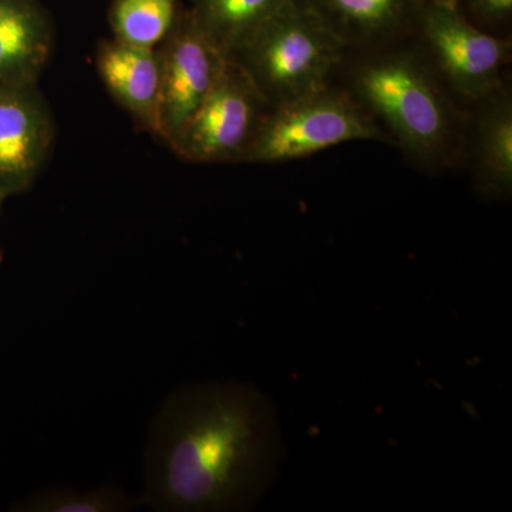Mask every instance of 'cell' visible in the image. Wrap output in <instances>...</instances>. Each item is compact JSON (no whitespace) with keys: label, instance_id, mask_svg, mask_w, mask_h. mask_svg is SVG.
I'll return each mask as SVG.
<instances>
[{"label":"cell","instance_id":"6da1fadb","mask_svg":"<svg viewBox=\"0 0 512 512\" xmlns=\"http://www.w3.org/2000/svg\"><path fill=\"white\" fill-rule=\"evenodd\" d=\"M282 457L272 403L251 384L204 382L170 394L148 431L141 504L238 512L274 483Z\"/></svg>","mask_w":512,"mask_h":512},{"label":"cell","instance_id":"7a4b0ae2","mask_svg":"<svg viewBox=\"0 0 512 512\" xmlns=\"http://www.w3.org/2000/svg\"><path fill=\"white\" fill-rule=\"evenodd\" d=\"M340 56L342 42L335 30L295 0L229 53L275 107L326 87Z\"/></svg>","mask_w":512,"mask_h":512},{"label":"cell","instance_id":"3957f363","mask_svg":"<svg viewBox=\"0 0 512 512\" xmlns=\"http://www.w3.org/2000/svg\"><path fill=\"white\" fill-rule=\"evenodd\" d=\"M383 137L349 97L328 87L275 107L256 131L244 160L284 163L355 140Z\"/></svg>","mask_w":512,"mask_h":512},{"label":"cell","instance_id":"277c9868","mask_svg":"<svg viewBox=\"0 0 512 512\" xmlns=\"http://www.w3.org/2000/svg\"><path fill=\"white\" fill-rule=\"evenodd\" d=\"M357 86L370 109L412 153L433 157L446 146L450 133L446 103L416 64L397 57L367 64Z\"/></svg>","mask_w":512,"mask_h":512},{"label":"cell","instance_id":"5b68a950","mask_svg":"<svg viewBox=\"0 0 512 512\" xmlns=\"http://www.w3.org/2000/svg\"><path fill=\"white\" fill-rule=\"evenodd\" d=\"M266 104L248 74L229 59L220 80L181 131L174 150L195 163L244 160L265 119Z\"/></svg>","mask_w":512,"mask_h":512},{"label":"cell","instance_id":"8992f818","mask_svg":"<svg viewBox=\"0 0 512 512\" xmlns=\"http://www.w3.org/2000/svg\"><path fill=\"white\" fill-rule=\"evenodd\" d=\"M160 56V136L174 146L220 80L229 56L197 22L171 36Z\"/></svg>","mask_w":512,"mask_h":512},{"label":"cell","instance_id":"52a82bcc","mask_svg":"<svg viewBox=\"0 0 512 512\" xmlns=\"http://www.w3.org/2000/svg\"><path fill=\"white\" fill-rule=\"evenodd\" d=\"M52 143V120L33 84H0V198L35 181Z\"/></svg>","mask_w":512,"mask_h":512},{"label":"cell","instance_id":"ba28073f","mask_svg":"<svg viewBox=\"0 0 512 512\" xmlns=\"http://www.w3.org/2000/svg\"><path fill=\"white\" fill-rule=\"evenodd\" d=\"M426 35L460 92L481 97L495 89L507 59V43L473 28L457 10L437 6L427 15Z\"/></svg>","mask_w":512,"mask_h":512},{"label":"cell","instance_id":"9c48e42d","mask_svg":"<svg viewBox=\"0 0 512 512\" xmlns=\"http://www.w3.org/2000/svg\"><path fill=\"white\" fill-rule=\"evenodd\" d=\"M97 66L101 79L121 106L143 126L160 134V53L116 40L100 47Z\"/></svg>","mask_w":512,"mask_h":512},{"label":"cell","instance_id":"30bf717a","mask_svg":"<svg viewBox=\"0 0 512 512\" xmlns=\"http://www.w3.org/2000/svg\"><path fill=\"white\" fill-rule=\"evenodd\" d=\"M52 46L43 19L22 0H0V84H33Z\"/></svg>","mask_w":512,"mask_h":512},{"label":"cell","instance_id":"8fae6325","mask_svg":"<svg viewBox=\"0 0 512 512\" xmlns=\"http://www.w3.org/2000/svg\"><path fill=\"white\" fill-rule=\"evenodd\" d=\"M291 0H201L202 30L229 56Z\"/></svg>","mask_w":512,"mask_h":512},{"label":"cell","instance_id":"7c38bea8","mask_svg":"<svg viewBox=\"0 0 512 512\" xmlns=\"http://www.w3.org/2000/svg\"><path fill=\"white\" fill-rule=\"evenodd\" d=\"M175 6V0H117L111 13L117 40L154 49L173 30Z\"/></svg>","mask_w":512,"mask_h":512},{"label":"cell","instance_id":"4fadbf2b","mask_svg":"<svg viewBox=\"0 0 512 512\" xmlns=\"http://www.w3.org/2000/svg\"><path fill=\"white\" fill-rule=\"evenodd\" d=\"M481 178L485 190L507 194L512 185V113L503 104L487 117L481 133Z\"/></svg>","mask_w":512,"mask_h":512},{"label":"cell","instance_id":"5bb4252c","mask_svg":"<svg viewBox=\"0 0 512 512\" xmlns=\"http://www.w3.org/2000/svg\"><path fill=\"white\" fill-rule=\"evenodd\" d=\"M136 501L119 488L101 487L96 490H50L33 495L20 505L29 512H124L136 507Z\"/></svg>","mask_w":512,"mask_h":512},{"label":"cell","instance_id":"9a60e30c","mask_svg":"<svg viewBox=\"0 0 512 512\" xmlns=\"http://www.w3.org/2000/svg\"><path fill=\"white\" fill-rule=\"evenodd\" d=\"M343 19L366 30L390 25L399 13L400 0H330Z\"/></svg>","mask_w":512,"mask_h":512},{"label":"cell","instance_id":"2e32d148","mask_svg":"<svg viewBox=\"0 0 512 512\" xmlns=\"http://www.w3.org/2000/svg\"><path fill=\"white\" fill-rule=\"evenodd\" d=\"M477 3L481 12L490 18H504L512 10V0H477Z\"/></svg>","mask_w":512,"mask_h":512},{"label":"cell","instance_id":"e0dca14e","mask_svg":"<svg viewBox=\"0 0 512 512\" xmlns=\"http://www.w3.org/2000/svg\"><path fill=\"white\" fill-rule=\"evenodd\" d=\"M437 8L457 10L458 0H433Z\"/></svg>","mask_w":512,"mask_h":512},{"label":"cell","instance_id":"ac0fdd59","mask_svg":"<svg viewBox=\"0 0 512 512\" xmlns=\"http://www.w3.org/2000/svg\"><path fill=\"white\" fill-rule=\"evenodd\" d=\"M3 201L5 200H3V198H0V208H2Z\"/></svg>","mask_w":512,"mask_h":512}]
</instances>
